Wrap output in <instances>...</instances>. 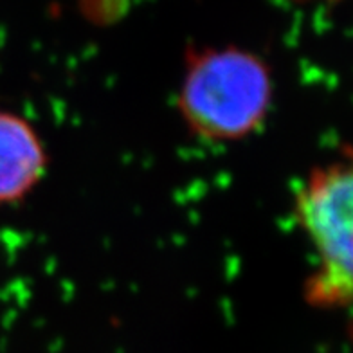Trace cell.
Wrapping results in <instances>:
<instances>
[{
	"label": "cell",
	"instance_id": "cell-1",
	"mask_svg": "<svg viewBox=\"0 0 353 353\" xmlns=\"http://www.w3.org/2000/svg\"><path fill=\"white\" fill-rule=\"evenodd\" d=\"M274 98L269 63L243 47L193 49L179 90V112L191 134L211 143H232L254 134Z\"/></svg>",
	"mask_w": 353,
	"mask_h": 353
},
{
	"label": "cell",
	"instance_id": "cell-2",
	"mask_svg": "<svg viewBox=\"0 0 353 353\" xmlns=\"http://www.w3.org/2000/svg\"><path fill=\"white\" fill-rule=\"evenodd\" d=\"M296 220L310 240L317 267L305 283L312 307H348L352 301L353 175L335 161L312 170L294 200Z\"/></svg>",
	"mask_w": 353,
	"mask_h": 353
},
{
	"label": "cell",
	"instance_id": "cell-3",
	"mask_svg": "<svg viewBox=\"0 0 353 353\" xmlns=\"http://www.w3.org/2000/svg\"><path fill=\"white\" fill-rule=\"evenodd\" d=\"M46 166V146L37 130L23 117L0 110V204L29 195Z\"/></svg>",
	"mask_w": 353,
	"mask_h": 353
},
{
	"label": "cell",
	"instance_id": "cell-4",
	"mask_svg": "<svg viewBox=\"0 0 353 353\" xmlns=\"http://www.w3.org/2000/svg\"><path fill=\"white\" fill-rule=\"evenodd\" d=\"M128 0H81V10L96 22H110L121 17Z\"/></svg>",
	"mask_w": 353,
	"mask_h": 353
}]
</instances>
